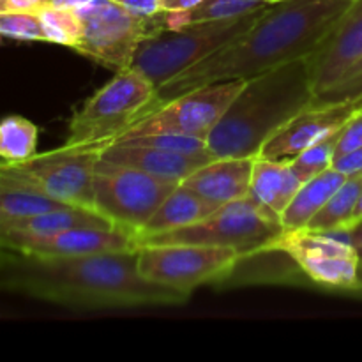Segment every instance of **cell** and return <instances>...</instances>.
<instances>
[{
  "label": "cell",
  "instance_id": "cell-33",
  "mask_svg": "<svg viewBox=\"0 0 362 362\" xmlns=\"http://www.w3.org/2000/svg\"><path fill=\"white\" fill-rule=\"evenodd\" d=\"M332 168L345 173L346 177L362 172V147L349 152V154H343V156H338V158H334V161H332Z\"/></svg>",
  "mask_w": 362,
  "mask_h": 362
},
{
  "label": "cell",
  "instance_id": "cell-27",
  "mask_svg": "<svg viewBox=\"0 0 362 362\" xmlns=\"http://www.w3.org/2000/svg\"><path fill=\"white\" fill-rule=\"evenodd\" d=\"M113 144L117 145H138V147H154L161 151L180 152V154H205L209 152L207 140L198 136L180 133H151L140 136L119 138ZM112 144V145H113Z\"/></svg>",
  "mask_w": 362,
  "mask_h": 362
},
{
  "label": "cell",
  "instance_id": "cell-4",
  "mask_svg": "<svg viewBox=\"0 0 362 362\" xmlns=\"http://www.w3.org/2000/svg\"><path fill=\"white\" fill-rule=\"evenodd\" d=\"M267 7L269 4H265L260 9L230 20L202 21L151 32L138 45L131 67L159 88L177 74L240 37L260 20Z\"/></svg>",
  "mask_w": 362,
  "mask_h": 362
},
{
  "label": "cell",
  "instance_id": "cell-23",
  "mask_svg": "<svg viewBox=\"0 0 362 362\" xmlns=\"http://www.w3.org/2000/svg\"><path fill=\"white\" fill-rule=\"evenodd\" d=\"M264 0H204L197 7L187 11H161L156 16L147 18V34L159 28H179L182 25L202 23V21L230 20L264 7Z\"/></svg>",
  "mask_w": 362,
  "mask_h": 362
},
{
  "label": "cell",
  "instance_id": "cell-38",
  "mask_svg": "<svg viewBox=\"0 0 362 362\" xmlns=\"http://www.w3.org/2000/svg\"><path fill=\"white\" fill-rule=\"evenodd\" d=\"M359 221H362V193H361V197H359V202H357L356 211H354V216H352V221H350V226L356 225V223H359ZM350 226H349V228H350ZM349 228H346V230H349Z\"/></svg>",
  "mask_w": 362,
  "mask_h": 362
},
{
  "label": "cell",
  "instance_id": "cell-32",
  "mask_svg": "<svg viewBox=\"0 0 362 362\" xmlns=\"http://www.w3.org/2000/svg\"><path fill=\"white\" fill-rule=\"evenodd\" d=\"M113 2L120 4L129 13H133L134 16L145 18V20L156 16V14L163 11L161 0H113Z\"/></svg>",
  "mask_w": 362,
  "mask_h": 362
},
{
  "label": "cell",
  "instance_id": "cell-3",
  "mask_svg": "<svg viewBox=\"0 0 362 362\" xmlns=\"http://www.w3.org/2000/svg\"><path fill=\"white\" fill-rule=\"evenodd\" d=\"M313 101L308 57L250 78L209 133V152L214 158H257L262 147Z\"/></svg>",
  "mask_w": 362,
  "mask_h": 362
},
{
  "label": "cell",
  "instance_id": "cell-22",
  "mask_svg": "<svg viewBox=\"0 0 362 362\" xmlns=\"http://www.w3.org/2000/svg\"><path fill=\"white\" fill-rule=\"evenodd\" d=\"M345 173L338 172L336 168H329L318 175L311 177L300 186L296 197L283 211L281 226L285 230H303L308 223L315 218L318 211L327 204L329 198L338 191V187L345 182Z\"/></svg>",
  "mask_w": 362,
  "mask_h": 362
},
{
  "label": "cell",
  "instance_id": "cell-5",
  "mask_svg": "<svg viewBox=\"0 0 362 362\" xmlns=\"http://www.w3.org/2000/svg\"><path fill=\"white\" fill-rule=\"evenodd\" d=\"M154 98L156 87L144 74L133 67L117 71L73 113L64 145L95 147L103 152L147 115Z\"/></svg>",
  "mask_w": 362,
  "mask_h": 362
},
{
  "label": "cell",
  "instance_id": "cell-29",
  "mask_svg": "<svg viewBox=\"0 0 362 362\" xmlns=\"http://www.w3.org/2000/svg\"><path fill=\"white\" fill-rule=\"evenodd\" d=\"M0 37L18 39V41H46L39 14L20 13V11L0 13Z\"/></svg>",
  "mask_w": 362,
  "mask_h": 362
},
{
  "label": "cell",
  "instance_id": "cell-15",
  "mask_svg": "<svg viewBox=\"0 0 362 362\" xmlns=\"http://www.w3.org/2000/svg\"><path fill=\"white\" fill-rule=\"evenodd\" d=\"M362 57V0H356L308 57L315 95L334 87Z\"/></svg>",
  "mask_w": 362,
  "mask_h": 362
},
{
  "label": "cell",
  "instance_id": "cell-11",
  "mask_svg": "<svg viewBox=\"0 0 362 362\" xmlns=\"http://www.w3.org/2000/svg\"><path fill=\"white\" fill-rule=\"evenodd\" d=\"M244 83L246 80L216 81L170 99L138 120L120 138L151 133H180L207 140L209 133L214 129Z\"/></svg>",
  "mask_w": 362,
  "mask_h": 362
},
{
  "label": "cell",
  "instance_id": "cell-34",
  "mask_svg": "<svg viewBox=\"0 0 362 362\" xmlns=\"http://www.w3.org/2000/svg\"><path fill=\"white\" fill-rule=\"evenodd\" d=\"M46 7V0H7V11L20 13H39Z\"/></svg>",
  "mask_w": 362,
  "mask_h": 362
},
{
  "label": "cell",
  "instance_id": "cell-21",
  "mask_svg": "<svg viewBox=\"0 0 362 362\" xmlns=\"http://www.w3.org/2000/svg\"><path fill=\"white\" fill-rule=\"evenodd\" d=\"M115 228L99 212L74 205L52 209L30 218L20 219L11 225L0 226V239L6 237H45L52 233L66 232L71 228Z\"/></svg>",
  "mask_w": 362,
  "mask_h": 362
},
{
  "label": "cell",
  "instance_id": "cell-12",
  "mask_svg": "<svg viewBox=\"0 0 362 362\" xmlns=\"http://www.w3.org/2000/svg\"><path fill=\"white\" fill-rule=\"evenodd\" d=\"M101 151L95 147L62 145L53 151L35 152L20 166L48 197L64 205L94 211V175Z\"/></svg>",
  "mask_w": 362,
  "mask_h": 362
},
{
  "label": "cell",
  "instance_id": "cell-37",
  "mask_svg": "<svg viewBox=\"0 0 362 362\" xmlns=\"http://www.w3.org/2000/svg\"><path fill=\"white\" fill-rule=\"evenodd\" d=\"M90 0H46L48 7H59V9H78V7L85 6Z\"/></svg>",
  "mask_w": 362,
  "mask_h": 362
},
{
  "label": "cell",
  "instance_id": "cell-1",
  "mask_svg": "<svg viewBox=\"0 0 362 362\" xmlns=\"http://www.w3.org/2000/svg\"><path fill=\"white\" fill-rule=\"evenodd\" d=\"M354 2L356 0H283L269 4L260 20L240 37L156 88L148 113L198 87L216 81L250 80L292 60L306 59Z\"/></svg>",
  "mask_w": 362,
  "mask_h": 362
},
{
  "label": "cell",
  "instance_id": "cell-31",
  "mask_svg": "<svg viewBox=\"0 0 362 362\" xmlns=\"http://www.w3.org/2000/svg\"><path fill=\"white\" fill-rule=\"evenodd\" d=\"M362 147V106L350 117L349 122L343 126L341 136H339L336 158Z\"/></svg>",
  "mask_w": 362,
  "mask_h": 362
},
{
  "label": "cell",
  "instance_id": "cell-25",
  "mask_svg": "<svg viewBox=\"0 0 362 362\" xmlns=\"http://www.w3.org/2000/svg\"><path fill=\"white\" fill-rule=\"evenodd\" d=\"M37 126L20 115L0 120V159L20 163L32 158L37 148Z\"/></svg>",
  "mask_w": 362,
  "mask_h": 362
},
{
  "label": "cell",
  "instance_id": "cell-9",
  "mask_svg": "<svg viewBox=\"0 0 362 362\" xmlns=\"http://www.w3.org/2000/svg\"><path fill=\"white\" fill-rule=\"evenodd\" d=\"M271 251L288 255L317 285L332 290H361V265L346 230H285Z\"/></svg>",
  "mask_w": 362,
  "mask_h": 362
},
{
  "label": "cell",
  "instance_id": "cell-8",
  "mask_svg": "<svg viewBox=\"0 0 362 362\" xmlns=\"http://www.w3.org/2000/svg\"><path fill=\"white\" fill-rule=\"evenodd\" d=\"M240 260L235 250L204 244H145L138 250V271L147 281L186 296L198 286L225 279Z\"/></svg>",
  "mask_w": 362,
  "mask_h": 362
},
{
  "label": "cell",
  "instance_id": "cell-7",
  "mask_svg": "<svg viewBox=\"0 0 362 362\" xmlns=\"http://www.w3.org/2000/svg\"><path fill=\"white\" fill-rule=\"evenodd\" d=\"M177 186V182L99 158L94 175V211L115 228L138 237Z\"/></svg>",
  "mask_w": 362,
  "mask_h": 362
},
{
  "label": "cell",
  "instance_id": "cell-36",
  "mask_svg": "<svg viewBox=\"0 0 362 362\" xmlns=\"http://www.w3.org/2000/svg\"><path fill=\"white\" fill-rule=\"evenodd\" d=\"M204 0H161L163 11H187L197 7Z\"/></svg>",
  "mask_w": 362,
  "mask_h": 362
},
{
  "label": "cell",
  "instance_id": "cell-14",
  "mask_svg": "<svg viewBox=\"0 0 362 362\" xmlns=\"http://www.w3.org/2000/svg\"><path fill=\"white\" fill-rule=\"evenodd\" d=\"M140 250V240L119 228H71L45 237H6L0 251L30 257H78V255L112 253Z\"/></svg>",
  "mask_w": 362,
  "mask_h": 362
},
{
  "label": "cell",
  "instance_id": "cell-2",
  "mask_svg": "<svg viewBox=\"0 0 362 362\" xmlns=\"http://www.w3.org/2000/svg\"><path fill=\"white\" fill-rule=\"evenodd\" d=\"M20 267L18 285L53 303L87 310L173 306L186 293L151 283L138 271V250L78 257H30L13 253Z\"/></svg>",
  "mask_w": 362,
  "mask_h": 362
},
{
  "label": "cell",
  "instance_id": "cell-24",
  "mask_svg": "<svg viewBox=\"0 0 362 362\" xmlns=\"http://www.w3.org/2000/svg\"><path fill=\"white\" fill-rule=\"evenodd\" d=\"M362 193V172L354 173L345 179V182L338 187L334 194L327 200V204L315 214V218L308 223V230H346L352 221L354 211Z\"/></svg>",
  "mask_w": 362,
  "mask_h": 362
},
{
  "label": "cell",
  "instance_id": "cell-18",
  "mask_svg": "<svg viewBox=\"0 0 362 362\" xmlns=\"http://www.w3.org/2000/svg\"><path fill=\"white\" fill-rule=\"evenodd\" d=\"M64 207L45 193L18 165L0 159V226Z\"/></svg>",
  "mask_w": 362,
  "mask_h": 362
},
{
  "label": "cell",
  "instance_id": "cell-19",
  "mask_svg": "<svg viewBox=\"0 0 362 362\" xmlns=\"http://www.w3.org/2000/svg\"><path fill=\"white\" fill-rule=\"evenodd\" d=\"M306 180V177L292 163L255 158L250 197L262 207L281 218L283 211L288 207Z\"/></svg>",
  "mask_w": 362,
  "mask_h": 362
},
{
  "label": "cell",
  "instance_id": "cell-16",
  "mask_svg": "<svg viewBox=\"0 0 362 362\" xmlns=\"http://www.w3.org/2000/svg\"><path fill=\"white\" fill-rule=\"evenodd\" d=\"M101 159L119 166L138 170L158 179L180 184L194 170L212 161L211 152L205 154H180V152L161 151L154 147H138V145H108L103 148Z\"/></svg>",
  "mask_w": 362,
  "mask_h": 362
},
{
  "label": "cell",
  "instance_id": "cell-26",
  "mask_svg": "<svg viewBox=\"0 0 362 362\" xmlns=\"http://www.w3.org/2000/svg\"><path fill=\"white\" fill-rule=\"evenodd\" d=\"M37 14L42 21L46 42H55L76 49L81 39V21L76 11L46 6Z\"/></svg>",
  "mask_w": 362,
  "mask_h": 362
},
{
  "label": "cell",
  "instance_id": "cell-6",
  "mask_svg": "<svg viewBox=\"0 0 362 362\" xmlns=\"http://www.w3.org/2000/svg\"><path fill=\"white\" fill-rule=\"evenodd\" d=\"M283 232L278 216L247 194L221 205L197 225L147 237L140 240V247L145 244H204L235 250L244 260L257 253H269Z\"/></svg>",
  "mask_w": 362,
  "mask_h": 362
},
{
  "label": "cell",
  "instance_id": "cell-40",
  "mask_svg": "<svg viewBox=\"0 0 362 362\" xmlns=\"http://www.w3.org/2000/svg\"><path fill=\"white\" fill-rule=\"evenodd\" d=\"M265 4H278V2H283V0H264Z\"/></svg>",
  "mask_w": 362,
  "mask_h": 362
},
{
  "label": "cell",
  "instance_id": "cell-35",
  "mask_svg": "<svg viewBox=\"0 0 362 362\" xmlns=\"http://www.w3.org/2000/svg\"><path fill=\"white\" fill-rule=\"evenodd\" d=\"M346 235H349V240L350 244H352V247L356 250V255L357 258H359V265L362 269V221L350 226V228L346 230Z\"/></svg>",
  "mask_w": 362,
  "mask_h": 362
},
{
  "label": "cell",
  "instance_id": "cell-13",
  "mask_svg": "<svg viewBox=\"0 0 362 362\" xmlns=\"http://www.w3.org/2000/svg\"><path fill=\"white\" fill-rule=\"evenodd\" d=\"M361 106L362 101H313L308 108L297 113L285 127H281L262 147L260 154L257 158L292 163L308 147L317 144L318 140H322L327 134L341 129Z\"/></svg>",
  "mask_w": 362,
  "mask_h": 362
},
{
  "label": "cell",
  "instance_id": "cell-39",
  "mask_svg": "<svg viewBox=\"0 0 362 362\" xmlns=\"http://www.w3.org/2000/svg\"><path fill=\"white\" fill-rule=\"evenodd\" d=\"M7 11V0H0V13H6Z\"/></svg>",
  "mask_w": 362,
  "mask_h": 362
},
{
  "label": "cell",
  "instance_id": "cell-10",
  "mask_svg": "<svg viewBox=\"0 0 362 362\" xmlns=\"http://www.w3.org/2000/svg\"><path fill=\"white\" fill-rule=\"evenodd\" d=\"M81 39L74 52L117 73L131 67L138 45L147 35V20L113 0H90L78 7Z\"/></svg>",
  "mask_w": 362,
  "mask_h": 362
},
{
  "label": "cell",
  "instance_id": "cell-28",
  "mask_svg": "<svg viewBox=\"0 0 362 362\" xmlns=\"http://www.w3.org/2000/svg\"><path fill=\"white\" fill-rule=\"evenodd\" d=\"M341 129L327 134V136H324L322 140H318L317 144L308 147L303 154H299L293 159L292 165L296 166L306 179H311V177L332 168V161H334L336 158V148H338L339 136H341Z\"/></svg>",
  "mask_w": 362,
  "mask_h": 362
},
{
  "label": "cell",
  "instance_id": "cell-20",
  "mask_svg": "<svg viewBox=\"0 0 362 362\" xmlns=\"http://www.w3.org/2000/svg\"><path fill=\"white\" fill-rule=\"evenodd\" d=\"M221 205L214 202L205 200L204 197L191 191L189 187L179 186L168 194L165 202L159 205L158 211L154 212L147 225L138 235V240H144L147 237L159 235V233L173 232V230L186 228V226L197 225L204 221L205 218L216 212Z\"/></svg>",
  "mask_w": 362,
  "mask_h": 362
},
{
  "label": "cell",
  "instance_id": "cell-17",
  "mask_svg": "<svg viewBox=\"0 0 362 362\" xmlns=\"http://www.w3.org/2000/svg\"><path fill=\"white\" fill-rule=\"evenodd\" d=\"M253 166L255 158H214L180 184L205 200L225 205L250 194Z\"/></svg>",
  "mask_w": 362,
  "mask_h": 362
},
{
  "label": "cell",
  "instance_id": "cell-30",
  "mask_svg": "<svg viewBox=\"0 0 362 362\" xmlns=\"http://www.w3.org/2000/svg\"><path fill=\"white\" fill-rule=\"evenodd\" d=\"M317 103L362 101V57L345 73V76L329 90L315 95Z\"/></svg>",
  "mask_w": 362,
  "mask_h": 362
}]
</instances>
